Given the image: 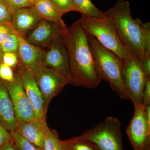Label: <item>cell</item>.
<instances>
[{
    "instance_id": "4",
    "label": "cell",
    "mask_w": 150,
    "mask_h": 150,
    "mask_svg": "<svg viewBox=\"0 0 150 150\" xmlns=\"http://www.w3.org/2000/svg\"><path fill=\"white\" fill-rule=\"evenodd\" d=\"M82 27L100 45L124 61L132 56L123 46L113 22L108 16L93 18L82 16L79 19Z\"/></svg>"
},
{
    "instance_id": "23",
    "label": "cell",
    "mask_w": 150,
    "mask_h": 150,
    "mask_svg": "<svg viewBox=\"0 0 150 150\" xmlns=\"http://www.w3.org/2000/svg\"><path fill=\"white\" fill-rule=\"evenodd\" d=\"M50 1L62 15L69 12L74 11L73 0H50Z\"/></svg>"
},
{
    "instance_id": "19",
    "label": "cell",
    "mask_w": 150,
    "mask_h": 150,
    "mask_svg": "<svg viewBox=\"0 0 150 150\" xmlns=\"http://www.w3.org/2000/svg\"><path fill=\"white\" fill-rule=\"evenodd\" d=\"M42 150H68L63 141L59 139L58 134L47 127Z\"/></svg>"
},
{
    "instance_id": "26",
    "label": "cell",
    "mask_w": 150,
    "mask_h": 150,
    "mask_svg": "<svg viewBox=\"0 0 150 150\" xmlns=\"http://www.w3.org/2000/svg\"><path fill=\"white\" fill-rule=\"evenodd\" d=\"M12 10L14 12L19 9L31 7L32 5L29 0H3Z\"/></svg>"
},
{
    "instance_id": "7",
    "label": "cell",
    "mask_w": 150,
    "mask_h": 150,
    "mask_svg": "<svg viewBox=\"0 0 150 150\" xmlns=\"http://www.w3.org/2000/svg\"><path fill=\"white\" fill-rule=\"evenodd\" d=\"M38 87L43 96L44 104L47 110L48 104L67 84V78L55 70L42 66L32 71Z\"/></svg>"
},
{
    "instance_id": "12",
    "label": "cell",
    "mask_w": 150,
    "mask_h": 150,
    "mask_svg": "<svg viewBox=\"0 0 150 150\" xmlns=\"http://www.w3.org/2000/svg\"><path fill=\"white\" fill-rule=\"evenodd\" d=\"M63 29L56 23L43 20L25 37L32 45L42 48H47L61 36Z\"/></svg>"
},
{
    "instance_id": "20",
    "label": "cell",
    "mask_w": 150,
    "mask_h": 150,
    "mask_svg": "<svg viewBox=\"0 0 150 150\" xmlns=\"http://www.w3.org/2000/svg\"><path fill=\"white\" fill-rule=\"evenodd\" d=\"M63 142L68 150H98L91 142L81 136Z\"/></svg>"
},
{
    "instance_id": "8",
    "label": "cell",
    "mask_w": 150,
    "mask_h": 150,
    "mask_svg": "<svg viewBox=\"0 0 150 150\" xmlns=\"http://www.w3.org/2000/svg\"><path fill=\"white\" fill-rule=\"evenodd\" d=\"M135 112L126 133L134 150H150V124L143 104L134 106Z\"/></svg>"
},
{
    "instance_id": "13",
    "label": "cell",
    "mask_w": 150,
    "mask_h": 150,
    "mask_svg": "<svg viewBox=\"0 0 150 150\" xmlns=\"http://www.w3.org/2000/svg\"><path fill=\"white\" fill-rule=\"evenodd\" d=\"M43 20L35 10L31 7L15 11L11 23L16 32L25 37Z\"/></svg>"
},
{
    "instance_id": "14",
    "label": "cell",
    "mask_w": 150,
    "mask_h": 150,
    "mask_svg": "<svg viewBox=\"0 0 150 150\" xmlns=\"http://www.w3.org/2000/svg\"><path fill=\"white\" fill-rule=\"evenodd\" d=\"M18 55L19 63L31 71L43 66L45 51L43 48L28 43L25 37L19 35Z\"/></svg>"
},
{
    "instance_id": "11",
    "label": "cell",
    "mask_w": 150,
    "mask_h": 150,
    "mask_svg": "<svg viewBox=\"0 0 150 150\" xmlns=\"http://www.w3.org/2000/svg\"><path fill=\"white\" fill-rule=\"evenodd\" d=\"M46 48L43 58V66L55 70L69 79L70 81L68 53L61 36Z\"/></svg>"
},
{
    "instance_id": "31",
    "label": "cell",
    "mask_w": 150,
    "mask_h": 150,
    "mask_svg": "<svg viewBox=\"0 0 150 150\" xmlns=\"http://www.w3.org/2000/svg\"><path fill=\"white\" fill-rule=\"evenodd\" d=\"M142 104L145 106L150 105V80L146 84L142 94Z\"/></svg>"
},
{
    "instance_id": "28",
    "label": "cell",
    "mask_w": 150,
    "mask_h": 150,
    "mask_svg": "<svg viewBox=\"0 0 150 150\" xmlns=\"http://www.w3.org/2000/svg\"><path fill=\"white\" fill-rule=\"evenodd\" d=\"M14 31L11 23H0V44Z\"/></svg>"
},
{
    "instance_id": "30",
    "label": "cell",
    "mask_w": 150,
    "mask_h": 150,
    "mask_svg": "<svg viewBox=\"0 0 150 150\" xmlns=\"http://www.w3.org/2000/svg\"><path fill=\"white\" fill-rule=\"evenodd\" d=\"M138 61L147 79L150 80V56H145Z\"/></svg>"
},
{
    "instance_id": "24",
    "label": "cell",
    "mask_w": 150,
    "mask_h": 150,
    "mask_svg": "<svg viewBox=\"0 0 150 150\" xmlns=\"http://www.w3.org/2000/svg\"><path fill=\"white\" fill-rule=\"evenodd\" d=\"M15 77L13 68L1 63L0 64V79L3 81L11 82Z\"/></svg>"
},
{
    "instance_id": "15",
    "label": "cell",
    "mask_w": 150,
    "mask_h": 150,
    "mask_svg": "<svg viewBox=\"0 0 150 150\" xmlns=\"http://www.w3.org/2000/svg\"><path fill=\"white\" fill-rule=\"evenodd\" d=\"M48 127L46 121L35 118L30 121L18 122L16 131L25 139L42 150Z\"/></svg>"
},
{
    "instance_id": "21",
    "label": "cell",
    "mask_w": 150,
    "mask_h": 150,
    "mask_svg": "<svg viewBox=\"0 0 150 150\" xmlns=\"http://www.w3.org/2000/svg\"><path fill=\"white\" fill-rule=\"evenodd\" d=\"M19 34L15 30L1 44L4 53L13 52L17 54L19 46Z\"/></svg>"
},
{
    "instance_id": "9",
    "label": "cell",
    "mask_w": 150,
    "mask_h": 150,
    "mask_svg": "<svg viewBox=\"0 0 150 150\" xmlns=\"http://www.w3.org/2000/svg\"><path fill=\"white\" fill-rule=\"evenodd\" d=\"M16 67V74L21 81L25 93L32 105L35 117L46 121L47 109L32 71L20 63Z\"/></svg>"
},
{
    "instance_id": "10",
    "label": "cell",
    "mask_w": 150,
    "mask_h": 150,
    "mask_svg": "<svg viewBox=\"0 0 150 150\" xmlns=\"http://www.w3.org/2000/svg\"><path fill=\"white\" fill-rule=\"evenodd\" d=\"M3 82L10 96L18 122L30 121L36 118L32 105L16 73L13 81Z\"/></svg>"
},
{
    "instance_id": "27",
    "label": "cell",
    "mask_w": 150,
    "mask_h": 150,
    "mask_svg": "<svg viewBox=\"0 0 150 150\" xmlns=\"http://www.w3.org/2000/svg\"><path fill=\"white\" fill-rule=\"evenodd\" d=\"M19 63L18 55L13 52H4L2 57V63L11 67H16Z\"/></svg>"
},
{
    "instance_id": "2",
    "label": "cell",
    "mask_w": 150,
    "mask_h": 150,
    "mask_svg": "<svg viewBox=\"0 0 150 150\" xmlns=\"http://www.w3.org/2000/svg\"><path fill=\"white\" fill-rule=\"evenodd\" d=\"M105 13L113 22L123 46L132 56L139 60L150 56V23L133 18L129 1L118 0Z\"/></svg>"
},
{
    "instance_id": "5",
    "label": "cell",
    "mask_w": 150,
    "mask_h": 150,
    "mask_svg": "<svg viewBox=\"0 0 150 150\" xmlns=\"http://www.w3.org/2000/svg\"><path fill=\"white\" fill-rule=\"evenodd\" d=\"M81 136L98 150H123L121 122L115 117H107Z\"/></svg>"
},
{
    "instance_id": "29",
    "label": "cell",
    "mask_w": 150,
    "mask_h": 150,
    "mask_svg": "<svg viewBox=\"0 0 150 150\" xmlns=\"http://www.w3.org/2000/svg\"><path fill=\"white\" fill-rule=\"evenodd\" d=\"M12 140L11 134L0 122V148Z\"/></svg>"
},
{
    "instance_id": "1",
    "label": "cell",
    "mask_w": 150,
    "mask_h": 150,
    "mask_svg": "<svg viewBox=\"0 0 150 150\" xmlns=\"http://www.w3.org/2000/svg\"><path fill=\"white\" fill-rule=\"evenodd\" d=\"M69 58L70 83L93 89L102 80L97 68L88 35L79 20L62 30L61 35Z\"/></svg>"
},
{
    "instance_id": "6",
    "label": "cell",
    "mask_w": 150,
    "mask_h": 150,
    "mask_svg": "<svg viewBox=\"0 0 150 150\" xmlns=\"http://www.w3.org/2000/svg\"><path fill=\"white\" fill-rule=\"evenodd\" d=\"M122 76L129 99L134 106L142 104V94L148 80L138 59L133 56L123 61Z\"/></svg>"
},
{
    "instance_id": "33",
    "label": "cell",
    "mask_w": 150,
    "mask_h": 150,
    "mask_svg": "<svg viewBox=\"0 0 150 150\" xmlns=\"http://www.w3.org/2000/svg\"><path fill=\"white\" fill-rule=\"evenodd\" d=\"M4 52L2 49L1 47V44H0V64L2 63V57Z\"/></svg>"
},
{
    "instance_id": "34",
    "label": "cell",
    "mask_w": 150,
    "mask_h": 150,
    "mask_svg": "<svg viewBox=\"0 0 150 150\" xmlns=\"http://www.w3.org/2000/svg\"><path fill=\"white\" fill-rule=\"evenodd\" d=\"M40 1V0H29L30 1V3H31V5H32V6L34 4H35V3L38 2V1Z\"/></svg>"
},
{
    "instance_id": "25",
    "label": "cell",
    "mask_w": 150,
    "mask_h": 150,
    "mask_svg": "<svg viewBox=\"0 0 150 150\" xmlns=\"http://www.w3.org/2000/svg\"><path fill=\"white\" fill-rule=\"evenodd\" d=\"M13 12L3 0H0V23H11Z\"/></svg>"
},
{
    "instance_id": "32",
    "label": "cell",
    "mask_w": 150,
    "mask_h": 150,
    "mask_svg": "<svg viewBox=\"0 0 150 150\" xmlns=\"http://www.w3.org/2000/svg\"><path fill=\"white\" fill-rule=\"evenodd\" d=\"M0 150H17L13 142H11L6 143L0 148Z\"/></svg>"
},
{
    "instance_id": "16",
    "label": "cell",
    "mask_w": 150,
    "mask_h": 150,
    "mask_svg": "<svg viewBox=\"0 0 150 150\" xmlns=\"http://www.w3.org/2000/svg\"><path fill=\"white\" fill-rule=\"evenodd\" d=\"M0 122L10 132L17 129L18 122L5 85L0 79Z\"/></svg>"
},
{
    "instance_id": "18",
    "label": "cell",
    "mask_w": 150,
    "mask_h": 150,
    "mask_svg": "<svg viewBox=\"0 0 150 150\" xmlns=\"http://www.w3.org/2000/svg\"><path fill=\"white\" fill-rule=\"evenodd\" d=\"M75 11L82 16L93 18L104 17L106 16L105 12L97 8L91 0H73Z\"/></svg>"
},
{
    "instance_id": "17",
    "label": "cell",
    "mask_w": 150,
    "mask_h": 150,
    "mask_svg": "<svg viewBox=\"0 0 150 150\" xmlns=\"http://www.w3.org/2000/svg\"><path fill=\"white\" fill-rule=\"evenodd\" d=\"M32 7L43 20L56 23L63 29L67 27L62 19L63 15L50 0H40Z\"/></svg>"
},
{
    "instance_id": "3",
    "label": "cell",
    "mask_w": 150,
    "mask_h": 150,
    "mask_svg": "<svg viewBox=\"0 0 150 150\" xmlns=\"http://www.w3.org/2000/svg\"><path fill=\"white\" fill-rule=\"evenodd\" d=\"M88 35L101 80L107 82L119 97L129 99L122 76L123 61L117 55L100 45L93 36L88 34Z\"/></svg>"
},
{
    "instance_id": "22",
    "label": "cell",
    "mask_w": 150,
    "mask_h": 150,
    "mask_svg": "<svg viewBox=\"0 0 150 150\" xmlns=\"http://www.w3.org/2000/svg\"><path fill=\"white\" fill-rule=\"evenodd\" d=\"M11 134L13 142L17 150H42L25 139L16 130Z\"/></svg>"
}]
</instances>
